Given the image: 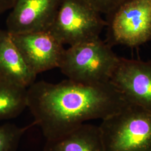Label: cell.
Listing matches in <instances>:
<instances>
[{
    "instance_id": "14",
    "label": "cell",
    "mask_w": 151,
    "mask_h": 151,
    "mask_svg": "<svg viewBox=\"0 0 151 151\" xmlns=\"http://www.w3.org/2000/svg\"><path fill=\"white\" fill-rule=\"evenodd\" d=\"M15 0H0V16L5 12L10 10Z\"/></svg>"
},
{
    "instance_id": "7",
    "label": "cell",
    "mask_w": 151,
    "mask_h": 151,
    "mask_svg": "<svg viewBox=\"0 0 151 151\" xmlns=\"http://www.w3.org/2000/svg\"><path fill=\"white\" fill-rule=\"evenodd\" d=\"M11 35L27 65L37 75L59 68L65 49L49 31Z\"/></svg>"
},
{
    "instance_id": "12",
    "label": "cell",
    "mask_w": 151,
    "mask_h": 151,
    "mask_svg": "<svg viewBox=\"0 0 151 151\" xmlns=\"http://www.w3.org/2000/svg\"><path fill=\"white\" fill-rule=\"evenodd\" d=\"M34 125V122L22 127L11 123L0 125V151H17L22 137Z\"/></svg>"
},
{
    "instance_id": "3",
    "label": "cell",
    "mask_w": 151,
    "mask_h": 151,
    "mask_svg": "<svg viewBox=\"0 0 151 151\" xmlns=\"http://www.w3.org/2000/svg\"><path fill=\"white\" fill-rule=\"evenodd\" d=\"M104 151H151V112L129 104L99 126Z\"/></svg>"
},
{
    "instance_id": "5",
    "label": "cell",
    "mask_w": 151,
    "mask_h": 151,
    "mask_svg": "<svg viewBox=\"0 0 151 151\" xmlns=\"http://www.w3.org/2000/svg\"><path fill=\"white\" fill-rule=\"evenodd\" d=\"M104 40L115 45L135 47L151 40V0H130L106 16Z\"/></svg>"
},
{
    "instance_id": "6",
    "label": "cell",
    "mask_w": 151,
    "mask_h": 151,
    "mask_svg": "<svg viewBox=\"0 0 151 151\" xmlns=\"http://www.w3.org/2000/svg\"><path fill=\"white\" fill-rule=\"evenodd\" d=\"M110 81L128 103L151 112V60L120 57Z\"/></svg>"
},
{
    "instance_id": "9",
    "label": "cell",
    "mask_w": 151,
    "mask_h": 151,
    "mask_svg": "<svg viewBox=\"0 0 151 151\" xmlns=\"http://www.w3.org/2000/svg\"><path fill=\"white\" fill-rule=\"evenodd\" d=\"M37 76L25 62L11 34L0 30V78L27 88L35 82Z\"/></svg>"
},
{
    "instance_id": "2",
    "label": "cell",
    "mask_w": 151,
    "mask_h": 151,
    "mask_svg": "<svg viewBox=\"0 0 151 151\" xmlns=\"http://www.w3.org/2000/svg\"><path fill=\"white\" fill-rule=\"evenodd\" d=\"M120 58L100 38L65 49L59 68L72 81L94 83L110 81Z\"/></svg>"
},
{
    "instance_id": "10",
    "label": "cell",
    "mask_w": 151,
    "mask_h": 151,
    "mask_svg": "<svg viewBox=\"0 0 151 151\" xmlns=\"http://www.w3.org/2000/svg\"><path fill=\"white\" fill-rule=\"evenodd\" d=\"M43 151H104L99 127L81 124L58 138L47 140Z\"/></svg>"
},
{
    "instance_id": "13",
    "label": "cell",
    "mask_w": 151,
    "mask_h": 151,
    "mask_svg": "<svg viewBox=\"0 0 151 151\" xmlns=\"http://www.w3.org/2000/svg\"><path fill=\"white\" fill-rule=\"evenodd\" d=\"M101 14L108 16L130 0H87Z\"/></svg>"
},
{
    "instance_id": "11",
    "label": "cell",
    "mask_w": 151,
    "mask_h": 151,
    "mask_svg": "<svg viewBox=\"0 0 151 151\" xmlns=\"http://www.w3.org/2000/svg\"><path fill=\"white\" fill-rule=\"evenodd\" d=\"M27 108V88L0 78V120L14 119Z\"/></svg>"
},
{
    "instance_id": "4",
    "label": "cell",
    "mask_w": 151,
    "mask_h": 151,
    "mask_svg": "<svg viewBox=\"0 0 151 151\" xmlns=\"http://www.w3.org/2000/svg\"><path fill=\"white\" fill-rule=\"evenodd\" d=\"M87 0H62L49 32L70 46L100 38L105 20Z\"/></svg>"
},
{
    "instance_id": "1",
    "label": "cell",
    "mask_w": 151,
    "mask_h": 151,
    "mask_svg": "<svg viewBox=\"0 0 151 151\" xmlns=\"http://www.w3.org/2000/svg\"><path fill=\"white\" fill-rule=\"evenodd\" d=\"M129 104L110 81H41L27 88V108L47 140L58 138L88 120L105 119Z\"/></svg>"
},
{
    "instance_id": "8",
    "label": "cell",
    "mask_w": 151,
    "mask_h": 151,
    "mask_svg": "<svg viewBox=\"0 0 151 151\" xmlns=\"http://www.w3.org/2000/svg\"><path fill=\"white\" fill-rule=\"evenodd\" d=\"M62 0H15L6 19L11 34L49 31Z\"/></svg>"
}]
</instances>
